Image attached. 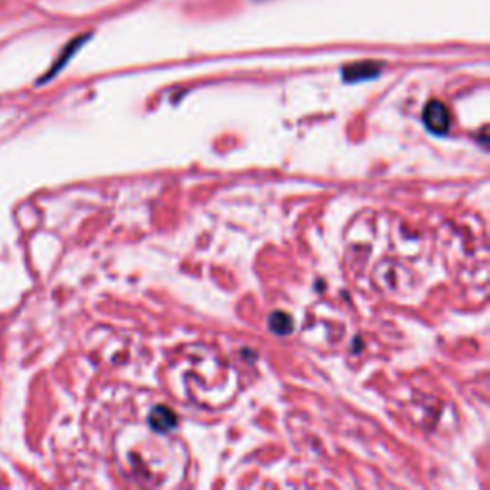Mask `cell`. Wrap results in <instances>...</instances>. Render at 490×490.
Wrapping results in <instances>:
<instances>
[{
    "mask_svg": "<svg viewBox=\"0 0 490 490\" xmlns=\"http://www.w3.org/2000/svg\"><path fill=\"white\" fill-rule=\"evenodd\" d=\"M422 119L425 129L437 136H444L450 129V111L439 100H431L425 104Z\"/></svg>",
    "mask_w": 490,
    "mask_h": 490,
    "instance_id": "cell-1",
    "label": "cell"
},
{
    "mask_svg": "<svg viewBox=\"0 0 490 490\" xmlns=\"http://www.w3.org/2000/svg\"><path fill=\"white\" fill-rule=\"evenodd\" d=\"M381 63L377 61H356V63H349L345 66L341 71L345 83H364V80H374L381 75Z\"/></svg>",
    "mask_w": 490,
    "mask_h": 490,
    "instance_id": "cell-2",
    "label": "cell"
},
{
    "mask_svg": "<svg viewBox=\"0 0 490 490\" xmlns=\"http://www.w3.org/2000/svg\"><path fill=\"white\" fill-rule=\"evenodd\" d=\"M88 37H90V35H80V37H75L73 41H71V43L66 44V48L61 50L60 58H58V60H56L54 63H52V68H50L48 73L44 75L43 79L38 80V85H44L46 80H50V79H52V77H56V75L60 73L61 69L68 66V61L71 60V58H73V56L77 54V52H79L80 46H83V44H85L86 41H88Z\"/></svg>",
    "mask_w": 490,
    "mask_h": 490,
    "instance_id": "cell-3",
    "label": "cell"
},
{
    "mask_svg": "<svg viewBox=\"0 0 490 490\" xmlns=\"http://www.w3.org/2000/svg\"><path fill=\"white\" fill-rule=\"evenodd\" d=\"M147 423H150V427L155 431V433H169V431H172V429L177 427V414L171 410V408H167V406H155L152 410V414H150V417H147Z\"/></svg>",
    "mask_w": 490,
    "mask_h": 490,
    "instance_id": "cell-4",
    "label": "cell"
},
{
    "mask_svg": "<svg viewBox=\"0 0 490 490\" xmlns=\"http://www.w3.org/2000/svg\"><path fill=\"white\" fill-rule=\"evenodd\" d=\"M269 328L276 335H288L293 330V322H291L289 314L282 313V311H276V313L270 314Z\"/></svg>",
    "mask_w": 490,
    "mask_h": 490,
    "instance_id": "cell-5",
    "label": "cell"
}]
</instances>
